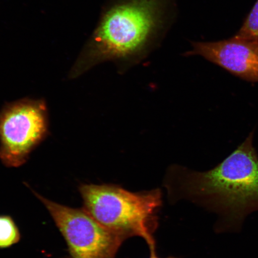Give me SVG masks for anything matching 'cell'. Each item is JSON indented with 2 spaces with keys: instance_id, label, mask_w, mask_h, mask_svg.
Returning a JSON list of instances; mask_svg holds the SVG:
<instances>
[{
  "instance_id": "7",
  "label": "cell",
  "mask_w": 258,
  "mask_h": 258,
  "mask_svg": "<svg viewBox=\"0 0 258 258\" xmlns=\"http://www.w3.org/2000/svg\"><path fill=\"white\" fill-rule=\"evenodd\" d=\"M21 234L14 219L8 215H0V249H6L17 244Z\"/></svg>"
},
{
  "instance_id": "4",
  "label": "cell",
  "mask_w": 258,
  "mask_h": 258,
  "mask_svg": "<svg viewBox=\"0 0 258 258\" xmlns=\"http://www.w3.org/2000/svg\"><path fill=\"white\" fill-rule=\"evenodd\" d=\"M48 109L44 99L24 98L7 103L0 111V160L19 167L48 135Z\"/></svg>"
},
{
  "instance_id": "6",
  "label": "cell",
  "mask_w": 258,
  "mask_h": 258,
  "mask_svg": "<svg viewBox=\"0 0 258 258\" xmlns=\"http://www.w3.org/2000/svg\"><path fill=\"white\" fill-rule=\"evenodd\" d=\"M185 57L200 56L248 82H258V41L234 35L217 41H191Z\"/></svg>"
},
{
  "instance_id": "8",
  "label": "cell",
  "mask_w": 258,
  "mask_h": 258,
  "mask_svg": "<svg viewBox=\"0 0 258 258\" xmlns=\"http://www.w3.org/2000/svg\"><path fill=\"white\" fill-rule=\"evenodd\" d=\"M235 36L258 41V0Z\"/></svg>"
},
{
  "instance_id": "5",
  "label": "cell",
  "mask_w": 258,
  "mask_h": 258,
  "mask_svg": "<svg viewBox=\"0 0 258 258\" xmlns=\"http://www.w3.org/2000/svg\"><path fill=\"white\" fill-rule=\"evenodd\" d=\"M32 191L49 212L73 258H115L123 238L99 224L83 208L68 207Z\"/></svg>"
},
{
  "instance_id": "2",
  "label": "cell",
  "mask_w": 258,
  "mask_h": 258,
  "mask_svg": "<svg viewBox=\"0 0 258 258\" xmlns=\"http://www.w3.org/2000/svg\"><path fill=\"white\" fill-rule=\"evenodd\" d=\"M254 131L230 156L206 172L173 164L164 185L173 200H187L219 216V232L239 231L245 218L258 211V154Z\"/></svg>"
},
{
  "instance_id": "9",
  "label": "cell",
  "mask_w": 258,
  "mask_h": 258,
  "mask_svg": "<svg viewBox=\"0 0 258 258\" xmlns=\"http://www.w3.org/2000/svg\"><path fill=\"white\" fill-rule=\"evenodd\" d=\"M150 258H160L159 257H157L156 254V251H151V256ZM167 258H176V257H169Z\"/></svg>"
},
{
  "instance_id": "3",
  "label": "cell",
  "mask_w": 258,
  "mask_h": 258,
  "mask_svg": "<svg viewBox=\"0 0 258 258\" xmlns=\"http://www.w3.org/2000/svg\"><path fill=\"white\" fill-rule=\"evenodd\" d=\"M79 189L83 209L99 224L125 240L143 238L150 251H156L154 234L162 205L160 189L132 192L117 185L86 183Z\"/></svg>"
},
{
  "instance_id": "1",
  "label": "cell",
  "mask_w": 258,
  "mask_h": 258,
  "mask_svg": "<svg viewBox=\"0 0 258 258\" xmlns=\"http://www.w3.org/2000/svg\"><path fill=\"white\" fill-rule=\"evenodd\" d=\"M177 15V0H107L70 78L106 62L126 73L161 46Z\"/></svg>"
}]
</instances>
